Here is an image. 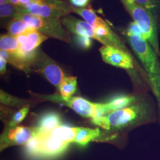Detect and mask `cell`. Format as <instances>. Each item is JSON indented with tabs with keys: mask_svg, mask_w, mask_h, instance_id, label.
<instances>
[{
	"mask_svg": "<svg viewBox=\"0 0 160 160\" xmlns=\"http://www.w3.org/2000/svg\"><path fill=\"white\" fill-rule=\"evenodd\" d=\"M138 5L141 6L157 20L158 12L160 9L159 0H133Z\"/></svg>",
	"mask_w": 160,
	"mask_h": 160,
	"instance_id": "cell-20",
	"label": "cell"
},
{
	"mask_svg": "<svg viewBox=\"0 0 160 160\" xmlns=\"http://www.w3.org/2000/svg\"><path fill=\"white\" fill-rule=\"evenodd\" d=\"M99 51L106 63L125 69L133 68V62L128 52L110 45H103L99 49Z\"/></svg>",
	"mask_w": 160,
	"mask_h": 160,
	"instance_id": "cell-7",
	"label": "cell"
},
{
	"mask_svg": "<svg viewBox=\"0 0 160 160\" xmlns=\"http://www.w3.org/2000/svg\"><path fill=\"white\" fill-rule=\"evenodd\" d=\"M100 135V130L97 129L80 128L73 142L85 145L90 141L96 139Z\"/></svg>",
	"mask_w": 160,
	"mask_h": 160,
	"instance_id": "cell-17",
	"label": "cell"
},
{
	"mask_svg": "<svg viewBox=\"0 0 160 160\" xmlns=\"http://www.w3.org/2000/svg\"><path fill=\"white\" fill-rule=\"evenodd\" d=\"M74 8L63 0H38L28 7L17 8L40 17L60 19L74 13Z\"/></svg>",
	"mask_w": 160,
	"mask_h": 160,
	"instance_id": "cell-5",
	"label": "cell"
},
{
	"mask_svg": "<svg viewBox=\"0 0 160 160\" xmlns=\"http://www.w3.org/2000/svg\"><path fill=\"white\" fill-rule=\"evenodd\" d=\"M75 40L78 46L84 49H87L92 45V38L88 37L81 35H75Z\"/></svg>",
	"mask_w": 160,
	"mask_h": 160,
	"instance_id": "cell-23",
	"label": "cell"
},
{
	"mask_svg": "<svg viewBox=\"0 0 160 160\" xmlns=\"http://www.w3.org/2000/svg\"><path fill=\"white\" fill-rule=\"evenodd\" d=\"M8 2H11L13 5H14V6L17 7L20 0H8Z\"/></svg>",
	"mask_w": 160,
	"mask_h": 160,
	"instance_id": "cell-27",
	"label": "cell"
},
{
	"mask_svg": "<svg viewBox=\"0 0 160 160\" xmlns=\"http://www.w3.org/2000/svg\"><path fill=\"white\" fill-rule=\"evenodd\" d=\"M17 12V7L11 2H7L0 5V16L1 18H6L15 16Z\"/></svg>",
	"mask_w": 160,
	"mask_h": 160,
	"instance_id": "cell-21",
	"label": "cell"
},
{
	"mask_svg": "<svg viewBox=\"0 0 160 160\" xmlns=\"http://www.w3.org/2000/svg\"><path fill=\"white\" fill-rule=\"evenodd\" d=\"M74 13L78 14L93 28L97 26L104 20L101 17H98L92 9L88 8H77L75 7Z\"/></svg>",
	"mask_w": 160,
	"mask_h": 160,
	"instance_id": "cell-19",
	"label": "cell"
},
{
	"mask_svg": "<svg viewBox=\"0 0 160 160\" xmlns=\"http://www.w3.org/2000/svg\"><path fill=\"white\" fill-rule=\"evenodd\" d=\"M34 136V129L22 126L12 128L2 139L1 149L14 145H26Z\"/></svg>",
	"mask_w": 160,
	"mask_h": 160,
	"instance_id": "cell-9",
	"label": "cell"
},
{
	"mask_svg": "<svg viewBox=\"0 0 160 160\" xmlns=\"http://www.w3.org/2000/svg\"><path fill=\"white\" fill-rule=\"evenodd\" d=\"M7 2H8V0H0V5H2Z\"/></svg>",
	"mask_w": 160,
	"mask_h": 160,
	"instance_id": "cell-28",
	"label": "cell"
},
{
	"mask_svg": "<svg viewBox=\"0 0 160 160\" xmlns=\"http://www.w3.org/2000/svg\"><path fill=\"white\" fill-rule=\"evenodd\" d=\"M77 84V77H65L59 86L61 97L64 98L72 97L76 91Z\"/></svg>",
	"mask_w": 160,
	"mask_h": 160,
	"instance_id": "cell-18",
	"label": "cell"
},
{
	"mask_svg": "<svg viewBox=\"0 0 160 160\" xmlns=\"http://www.w3.org/2000/svg\"><path fill=\"white\" fill-rule=\"evenodd\" d=\"M7 61L4 58L0 57V72L1 74H4L6 72V63Z\"/></svg>",
	"mask_w": 160,
	"mask_h": 160,
	"instance_id": "cell-26",
	"label": "cell"
},
{
	"mask_svg": "<svg viewBox=\"0 0 160 160\" xmlns=\"http://www.w3.org/2000/svg\"><path fill=\"white\" fill-rule=\"evenodd\" d=\"M28 112H29V106H26L21 110H20L14 116L12 122L10 124V126H11L12 128L16 127L17 125H18L19 123H20L25 118Z\"/></svg>",
	"mask_w": 160,
	"mask_h": 160,
	"instance_id": "cell-22",
	"label": "cell"
},
{
	"mask_svg": "<svg viewBox=\"0 0 160 160\" xmlns=\"http://www.w3.org/2000/svg\"><path fill=\"white\" fill-rule=\"evenodd\" d=\"M42 72L47 80L55 86H59L65 77L62 69L53 62H48L44 65Z\"/></svg>",
	"mask_w": 160,
	"mask_h": 160,
	"instance_id": "cell-14",
	"label": "cell"
},
{
	"mask_svg": "<svg viewBox=\"0 0 160 160\" xmlns=\"http://www.w3.org/2000/svg\"><path fill=\"white\" fill-rule=\"evenodd\" d=\"M61 125L59 114L55 112L46 113L40 118L38 126L34 128L35 135L48 133Z\"/></svg>",
	"mask_w": 160,
	"mask_h": 160,
	"instance_id": "cell-11",
	"label": "cell"
},
{
	"mask_svg": "<svg viewBox=\"0 0 160 160\" xmlns=\"http://www.w3.org/2000/svg\"><path fill=\"white\" fill-rule=\"evenodd\" d=\"M149 106L147 103H139L110 113L108 114L92 119L95 125L103 129H119L128 126L138 120L149 119Z\"/></svg>",
	"mask_w": 160,
	"mask_h": 160,
	"instance_id": "cell-2",
	"label": "cell"
},
{
	"mask_svg": "<svg viewBox=\"0 0 160 160\" xmlns=\"http://www.w3.org/2000/svg\"><path fill=\"white\" fill-rule=\"evenodd\" d=\"M58 100L84 117L94 119L108 114L104 103H92L80 97L67 98L61 97L58 98Z\"/></svg>",
	"mask_w": 160,
	"mask_h": 160,
	"instance_id": "cell-6",
	"label": "cell"
},
{
	"mask_svg": "<svg viewBox=\"0 0 160 160\" xmlns=\"http://www.w3.org/2000/svg\"><path fill=\"white\" fill-rule=\"evenodd\" d=\"M14 17L22 20L29 26L48 38L57 39L67 43L71 42L69 33L64 28L60 19L40 17L18 8Z\"/></svg>",
	"mask_w": 160,
	"mask_h": 160,
	"instance_id": "cell-4",
	"label": "cell"
},
{
	"mask_svg": "<svg viewBox=\"0 0 160 160\" xmlns=\"http://www.w3.org/2000/svg\"><path fill=\"white\" fill-rule=\"evenodd\" d=\"M90 0H70L71 4L77 8H84L89 2Z\"/></svg>",
	"mask_w": 160,
	"mask_h": 160,
	"instance_id": "cell-25",
	"label": "cell"
},
{
	"mask_svg": "<svg viewBox=\"0 0 160 160\" xmlns=\"http://www.w3.org/2000/svg\"><path fill=\"white\" fill-rule=\"evenodd\" d=\"M137 102V97L133 96L120 95L112 98L107 103H104L108 114L114 111L126 108Z\"/></svg>",
	"mask_w": 160,
	"mask_h": 160,
	"instance_id": "cell-12",
	"label": "cell"
},
{
	"mask_svg": "<svg viewBox=\"0 0 160 160\" xmlns=\"http://www.w3.org/2000/svg\"><path fill=\"white\" fill-rule=\"evenodd\" d=\"M120 1L133 18V22L141 29L144 38L148 42L156 53L160 56L157 20L133 0H120Z\"/></svg>",
	"mask_w": 160,
	"mask_h": 160,
	"instance_id": "cell-3",
	"label": "cell"
},
{
	"mask_svg": "<svg viewBox=\"0 0 160 160\" xmlns=\"http://www.w3.org/2000/svg\"><path fill=\"white\" fill-rule=\"evenodd\" d=\"M40 138L38 156L53 157L62 154L67 148L69 143L52 137L48 133L36 135Z\"/></svg>",
	"mask_w": 160,
	"mask_h": 160,
	"instance_id": "cell-10",
	"label": "cell"
},
{
	"mask_svg": "<svg viewBox=\"0 0 160 160\" xmlns=\"http://www.w3.org/2000/svg\"><path fill=\"white\" fill-rule=\"evenodd\" d=\"M8 33L14 36L25 34L34 30L22 20L14 17L7 26Z\"/></svg>",
	"mask_w": 160,
	"mask_h": 160,
	"instance_id": "cell-16",
	"label": "cell"
},
{
	"mask_svg": "<svg viewBox=\"0 0 160 160\" xmlns=\"http://www.w3.org/2000/svg\"><path fill=\"white\" fill-rule=\"evenodd\" d=\"M0 48L1 51L7 52L10 55V58L14 57L19 48L16 37L8 33L1 34Z\"/></svg>",
	"mask_w": 160,
	"mask_h": 160,
	"instance_id": "cell-15",
	"label": "cell"
},
{
	"mask_svg": "<svg viewBox=\"0 0 160 160\" xmlns=\"http://www.w3.org/2000/svg\"><path fill=\"white\" fill-rule=\"evenodd\" d=\"M128 42L141 61L149 86L158 103L160 114V62L158 55L142 36L126 33Z\"/></svg>",
	"mask_w": 160,
	"mask_h": 160,
	"instance_id": "cell-1",
	"label": "cell"
},
{
	"mask_svg": "<svg viewBox=\"0 0 160 160\" xmlns=\"http://www.w3.org/2000/svg\"><path fill=\"white\" fill-rule=\"evenodd\" d=\"M79 129L80 128L59 126L46 133L59 141L69 143L74 142L75 138Z\"/></svg>",
	"mask_w": 160,
	"mask_h": 160,
	"instance_id": "cell-13",
	"label": "cell"
},
{
	"mask_svg": "<svg viewBox=\"0 0 160 160\" xmlns=\"http://www.w3.org/2000/svg\"><path fill=\"white\" fill-rule=\"evenodd\" d=\"M126 33H131V34H138V35L143 36V33L141 29H140V28L139 27L137 24L133 21L129 24L128 29L126 30Z\"/></svg>",
	"mask_w": 160,
	"mask_h": 160,
	"instance_id": "cell-24",
	"label": "cell"
},
{
	"mask_svg": "<svg viewBox=\"0 0 160 160\" xmlns=\"http://www.w3.org/2000/svg\"><path fill=\"white\" fill-rule=\"evenodd\" d=\"M63 27L69 32L75 35H81L90 38L98 41L103 45H106L104 40L96 33L94 28L84 20H81L70 14L62 17L61 20Z\"/></svg>",
	"mask_w": 160,
	"mask_h": 160,
	"instance_id": "cell-8",
	"label": "cell"
}]
</instances>
